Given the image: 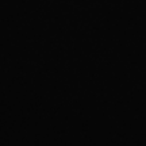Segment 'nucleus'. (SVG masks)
I'll list each match as a JSON object with an SVG mask.
<instances>
[]
</instances>
